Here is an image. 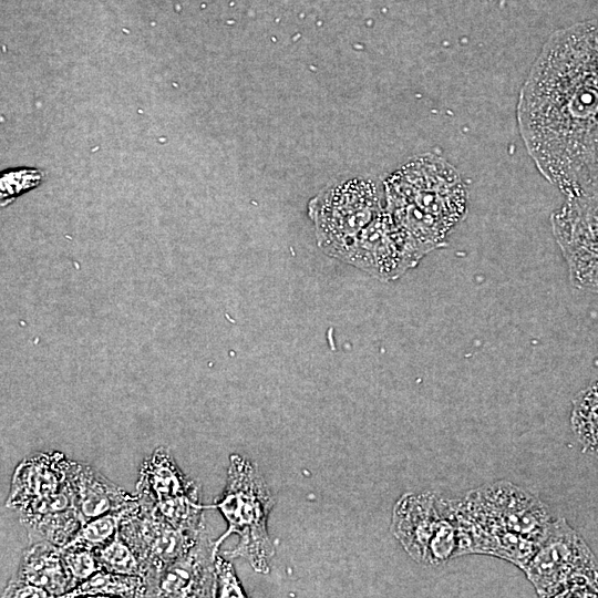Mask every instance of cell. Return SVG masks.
Listing matches in <instances>:
<instances>
[{
	"instance_id": "cell-14",
	"label": "cell",
	"mask_w": 598,
	"mask_h": 598,
	"mask_svg": "<svg viewBox=\"0 0 598 598\" xmlns=\"http://www.w3.org/2000/svg\"><path fill=\"white\" fill-rule=\"evenodd\" d=\"M68 478L72 489L73 506L83 524L97 516L127 508L138 502L136 493H127L89 464L71 460Z\"/></svg>"
},
{
	"instance_id": "cell-6",
	"label": "cell",
	"mask_w": 598,
	"mask_h": 598,
	"mask_svg": "<svg viewBox=\"0 0 598 598\" xmlns=\"http://www.w3.org/2000/svg\"><path fill=\"white\" fill-rule=\"evenodd\" d=\"M391 530L420 564L439 566L461 556L457 498L406 493L393 507Z\"/></svg>"
},
{
	"instance_id": "cell-23",
	"label": "cell",
	"mask_w": 598,
	"mask_h": 598,
	"mask_svg": "<svg viewBox=\"0 0 598 598\" xmlns=\"http://www.w3.org/2000/svg\"><path fill=\"white\" fill-rule=\"evenodd\" d=\"M215 573L217 597H247L231 563L218 554L215 556Z\"/></svg>"
},
{
	"instance_id": "cell-25",
	"label": "cell",
	"mask_w": 598,
	"mask_h": 598,
	"mask_svg": "<svg viewBox=\"0 0 598 598\" xmlns=\"http://www.w3.org/2000/svg\"><path fill=\"white\" fill-rule=\"evenodd\" d=\"M598 190V157L596 161V164L594 166L592 173L590 175L587 189L582 193H590V192H597Z\"/></svg>"
},
{
	"instance_id": "cell-2",
	"label": "cell",
	"mask_w": 598,
	"mask_h": 598,
	"mask_svg": "<svg viewBox=\"0 0 598 598\" xmlns=\"http://www.w3.org/2000/svg\"><path fill=\"white\" fill-rule=\"evenodd\" d=\"M461 556L486 554L523 569L551 522L547 506L506 481L475 488L457 501Z\"/></svg>"
},
{
	"instance_id": "cell-19",
	"label": "cell",
	"mask_w": 598,
	"mask_h": 598,
	"mask_svg": "<svg viewBox=\"0 0 598 598\" xmlns=\"http://www.w3.org/2000/svg\"><path fill=\"white\" fill-rule=\"evenodd\" d=\"M138 503V502H137ZM137 503L127 508L97 516L84 523L75 536L63 547H83L95 549L110 543L120 530L123 518Z\"/></svg>"
},
{
	"instance_id": "cell-21",
	"label": "cell",
	"mask_w": 598,
	"mask_h": 598,
	"mask_svg": "<svg viewBox=\"0 0 598 598\" xmlns=\"http://www.w3.org/2000/svg\"><path fill=\"white\" fill-rule=\"evenodd\" d=\"M45 178V172L35 167H17L1 172L0 202L4 207L18 196L38 187Z\"/></svg>"
},
{
	"instance_id": "cell-12",
	"label": "cell",
	"mask_w": 598,
	"mask_h": 598,
	"mask_svg": "<svg viewBox=\"0 0 598 598\" xmlns=\"http://www.w3.org/2000/svg\"><path fill=\"white\" fill-rule=\"evenodd\" d=\"M205 528H177L151 502L138 496L137 505L121 522L120 535L142 563L145 577L185 554Z\"/></svg>"
},
{
	"instance_id": "cell-20",
	"label": "cell",
	"mask_w": 598,
	"mask_h": 598,
	"mask_svg": "<svg viewBox=\"0 0 598 598\" xmlns=\"http://www.w3.org/2000/svg\"><path fill=\"white\" fill-rule=\"evenodd\" d=\"M102 567L106 571L144 576L145 569L134 551L122 539L120 530L106 545L94 549Z\"/></svg>"
},
{
	"instance_id": "cell-8",
	"label": "cell",
	"mask_w": 598,
	"mask_h": 598,
	"mask_svg": "<svg viewBox=\"0 0 598 598\" xmlns=\"http://www.w3.org/2000/svg\"><path fill=\"white\" fill-rule=\"evenodd\" d=\"M550 224L571 285L598 293V190L567 197Z\"/></svg>"
},
{
	"instance_id": "cell-5",
	"label": "cell",
	"mask_w": 598,
	"mask_h": 598,
	"mask_svg": "<svg viewBox=\"0 0 598 598\" xmlns=\"http://www.w3.org/2000/svg\"><path fill=\"white\" fill-rule=\"evenodd\" d=\"M540 597H598V563L565 518L554 519L522 569Z\"/></svg>"
},
{
	"instance_id": "cell-16",
	"label": "cell",
	"mask_w": 598,
	"mask_h": 598,
	"mask_svg": "<svg viewBox=\"0 0 598 598\" xmlns=\"http://www.w3.org/2000/svg\"><path fill=\"white\" fill-rule=\"evenodd\" d=\"M21 524L28 533L30 543L48 542L63 547L78 533L83 525L74 507L32 516H21Z\"/></svg>"
},
{
	"instance_id": "cell-13",
	"label": "cell",
	"mask_w": 598,
	"mask_h": 598,
	"mask_svg": "<svg viewBox=\"0 0 598 598\" xmlns=\"http://www.w3.org/2000/svg\"><path fill=\"white\" fill-rule=\"evenodd\" d=\"M217 551L205 528L185 554L144 577L145 597H216Z\"/></svg>"
},
{
	"instance_id": "cell-11",
	"label": "cell",
	"mask_w": 598,
	"mask_h": 598,
	"mask_svg": "<svg viewBox=\"0 0 598 598\" xmlns=\"http://www.w3.org/2000/svg\"><path fill=\"white\" fill-rule=\"evenodd\" d=\"M70 463L71 460L56 451L22 460L12 475L6 507L17 511L20 517L74 507L68 478Z\"/></svg>"
},
{
	"instance_id": "cell-3",
	"label": "cell",
	"mask_w": 598,
	"mask_h": 598,
	"mask_svg": "<svg viewBox=\"0 0 598 598\" xmlns=\"http://www.w3.org/2000/svg\"><path fill=\"white\" fill-rule=\"evenodd\" d=\"M385 209L424 256L444 247L467 212L466 187L454 166L434 154L411 158L383 182Z\"/></svg>"
},
{
	"instance_id": "cell-1",
	"label": "cell",
	"mask_w": 598,
	"mask_h": 598,
	"mask_svg": "<svg viewBox=\"0 0 598 598\" xmlns=\"http://www.w3.org/2000/svg\"><path fill=\"white\" fill-rule=\"evenodd\" d=\"M517 121L540 174L567 197L584 193L598 157V18L549 37L522 86Z\"/></svg>"
},
{
	"instance_id": "cell-9",
	"label": "cell",
	"mask_w": 598,
	"mask_h": 598,
	"mask_svg": "<svg viewBox=\"0 0 598 598\" xmlns=\"http://www.w3.org/2000/svg\"><path fill=\"white\" fill-rule=\"evenodd\" d=\"M136 494L151 502L177 528L195 530L205 525V505L200 503L198 485L179 470L164 446L144 458Z\"/></svg>"
},
{
	"instance_id": "cell-24",
	"label": "cell",
	"mask_w": 598,
	"mask_h": 598,
	"mask_svg": "<svg viewBox=\"0 0 598 598\" xmlns=\"http://www.w3.org/2000/svg\"><path fill=\"white\" fill-rule=\"evenodd\" d=\"M2 598L52 597L47 590L14 576L7 582Z\"/></svg>"
},
{
	"instance_id": "cell-4",
	"label": "cell",
	"mask_w": 598,
	"mask_h": 598,
	"mask_svg": "<svg viewBox=\"0 0 598 598\" xmlns=\"http://www.w3.org/2000/svg\"><path fill=\"white\" fill-rule=\"evenodd\" d=\"M274 505L275 498L257 465L238 454H231L220 498L205 506L217 508L228 523L227 530L215 539L216 548L226 537L236 534L238 544L225 551L224 556L243 557L257 573L267 574L275 554L267 529Z\"/></svg>"
},
{
	"instance_id": "cell-15",
	"label": "cell",
	"mask_w": 598,
	"mask_h": 598,
	"mask_svg": "<svg viewBox=\"0 0 598 598\" xmlns=\"http://www.w3.org/2000/svg\"><path fill=\"white\" fill-rule=\"evenodd\" d=\"M13 576L43 588L52 597H62L72 589L61 547L48 542L30 543Z\"/></svg>"
},
{
	"instance_id": "cell-10",
	"label": "cell",
	"mask_w": 598,
	"mask_h": 598,
	"mask_svg": "<svg viewBox=\"0 0 598 598\" xmlns=\"http://www.w3.org/2000/svg\"><path fill=\"white\" fill-rule=\"evenodd\" d=\"M425 257L413 239L386 212L363 228L337 259L352 265L381 281H392L414 268Z\"/></svg>"
},
{
	"instance_id": "cell-17",
	"label": "cell",
	"mask_w": 598,
	"mask_h": 598,
	"mask_svg": "<svg viewBox=\"0 0 598 598\" xmlns=\"http://www.w3.org/2000/svg\"><path fill=\"white\" fill-rule=\"evenodd\" d=\"M146 582L138 575H123L106 571H96L90 578L65 592L62 597L76 596H121L145 597Z\"/></svg>"
},
{
	"instance_id": "cell-18",
	"label": "cell",
	"mask_w": 598,
	"mask_h": 598,
	"mask_svg": "<svg viewBox=\"0 0 598 598\" xmlns=\"http://www.w3.org/2000/svg\"><path fill=\"white\" fill-rule=\"evenodd\" d=\"M571 424L582 444L598 454V382L576 398Z\"/></svg>"
},
{
	"instance_id": "cell-7",
	"label": "cell",
	"mask_w": 598,
	"mask_h": 598,
	"mask_svg": "<svg viewBox=\"0 0 598 598\" xmlns=\"http://www.w3.org/2000/svg\"><path fill=\"white\" fill-rule=\"evenodd\" d=\"M383 209L378 185L362 177L331 186L308 204L318 246L334 258Z\"/></svg>"
},
{
	"instance_id": "cell-22",
	"label": "cell",
	"mask_w": 598,
	"mask_h": 598,
	"mask_svg": "<svg viewBox=\"0 0 598 598\" xmlns=\"http://www.w3.org/2000/svg\"><path fill=\"white\" fill-rule=\"evenodd\" d=\"M61 550L65 568L71 578L72 588L103 569L94 549L61 547Z\"/></svg>"
}]
</instances>
